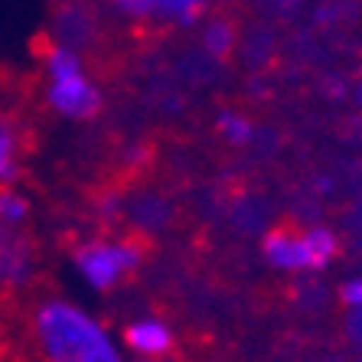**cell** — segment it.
Returning <instances> with one entry per match:
<instances>
[{
  "mask_svg": "<svg viewBox=\"0 0 362 362\" xmlns=\"http://www.w3.org/2000/svg\"><path fill=\"white\" fill-rule=\"evenodd\" d=\"M36 271L40 255L26 226H0V291H26Z\"/></svg>",
  "mask_w": 362,
  "mask_h": 362,
  "instance_id": "cell-5",
  "label": "cell"
},
{
  "mask_svg": "<svg viewBox=\"0 0 362 362\" xmlns=\"http://www.w3.org/2000/svg\"><path fill=\"white\" fill-rule=\"evenodd\" d=\"M216 127V134L228 144V147H252L258 141V127L255 121L245 115V111H235V108H222L212 121Z\"/></svg>",
  "mask_w": 362,
  "mask_h": 362,
  "instance_id": "cell-12",
  "label": "cell"
},
{
  "mask_svg": "<svg viewBox=\"0 0 362 362\" xmlns=\"http://www.w3.org/2000/svg\"><path fill=\"white\" fill-rule=\"evenodd\" d=\"M105 4L124 20H134V23L151 20V7H153V0H105Z\"/></svg>",
  "mask_w": 362,
  "mask_h": 362,
  "instance_id": "cell-14",
  "label": "cell"
},
{
  "mask_svg": "<svg viewBox=\"0 0 362 362\" xmlns=\"http://www.w3.org/2000/svg\"><path fill=\"white\" fill-rule=\"evenodd\" d=\"M30 323L42 362H127L118 333L69 297H42Z\"/></svg>",
  "mask_w": 362,
  "mask_h": 362,
  "instance_id": "cell-1",
  "label": "cell"
},
{
  "mask_svg": "<svg viewBox=\"0 0 362 362\" xmlns=\"http://www.w3.org/2000/svg\"><path fill=\"white\" fill-rule=\"evenodd\" d=\"M337 297H339V303H343L346 310H356V307H362V274L346 278L343 284H339Z\"/></svg>",
  "mask_w": 362,
  "mask_h": 362,
  "instance_id": "cell-15",
  "label": "cell"
},
{
  "mask_svg": "<svg viewBox=\"0 0 362 362\" xmlns=\"http://www.w3.org/2000/svg\"><path fill=\"white\" fill-rule=\"evenodd\" d=\"M23 177V131L13 118L0 115V186H17Z\"/></svg>",
  "mask_w": 362,
  "mask_h": 362,
  "instance_id": "cell-7",
  "label": "cell"
},
{
  "mask_svg": "<svg viewBox=\"0 0 362 362\" xmlns=\"http://www.w3.org/2000/svg\"><path fill=\"white\" fill-rule=\"evenodd\" d=\"M343 255V238L329 226H278L262 235V258L281 274H320Z\"/></svg>",
  "mask_w": 362,
  "mask_h": 362,
  "instance_id": "cell-3",
  "label": "cell"
},
{
  "mask_svg": "<svg viewBox=\"0 0 362 362\" xmlns=\"http://www.w3.org/2000/svg\"><path fill=\"white\" fill-rule=\"evenodd\" d=\"M121 343L134 359H170L177 349V329L160 313H141L124 323Z\"/></svg>",
  "mask_w": 362,
  "mask_h": 362,
  "instance_id": "cell-6",
  "label": "cell"
},
{
  "mask_svg": "<svg viewBox=\"0 0 362 362\" xmlns=\"http://www.w3.org/2000/svg\"><path fill=\"white\" fill-rule=\"evenodd\" d=\"M209 7L212 0H153L151 20L173 26V30H189V26H199L206 20Z\"/></svg>",
  "mask_w": 362,
  "mask_h": 362,
  "instance_id": "cell-9",
  "label": "cell"
},
{
  "mask_svg": "<svg viewBox=\"0 0 362 362\" xmlns=\"http://www.w3.org/2000/svg\"><path fill=\"white\" fill-rule=\"evenodd\" d=\"M42 66V101L62 121H92L105 108V92L85 66L82 49L52 40L40 56Z\"/></svg>",
  "mask_w": 362,
  "mask_h": 362,
  "instance_id": "cell-2",
  "label": "cell"
},
{
  "mask_svg": "<svg viewBox=\"0 0 362 362\" xmlns=\"http://www.w3.org/2000/svg\"><path fill=\"white\" fill-rule=\"evenodd\" d=\"M85 4L88 0H69L66 7L59 10V17H56V30H69V33L59 36V42L76 46V49H82L85 42L92 40V17H88Z\"/></svg>",
  "mask_w": 362,
  "mask_h": 362,
  "instance_id": "cell-11",
  "label": "cell"
},
{
  "mask_svg": "<svg viewBox=\"0 0 362 362\" xmlns=\"http://www.w3.org/2000/svg\"><path fill=\"white\" fill-rule=\"evenodd\" d=\"M134 362H167V359H134Z\"/></svg>",
  "mask_w": 362,
  "mask_h": 362,
  "instance_id": "cell-17",
  "label": "cell"
},
{
  "mask_svg": "<svg viewBox=\"0 0 362 362\" xmlns=\"http://www.w3.org/2000/svg\"><path fill=\"white\" fill-rule=\"evenodd\" d=\"M144 264V245L127 235H92L72 248V268L85 284L111 294L134 278Z\"/></svg>",
  "mask_w": 362,
  "mask_h": 362,
  "instance_id": "cell-4",
  "label": "cell"
},
{
  "mask_svg": "<svg viewBox=\"0 0 362 362\" xmlns=\"http://www.w3.org/2000/svg\"><path fill=\"white\" fill-rule=\"evenodd\" d=\"M343 337H346V343L353 346V349H359V353H362V307H356V310H346Z\"/></svg>",
  "mask_w": 362,
  "mask_h": 362,
  "instance_id": "cell-16",
  "label": "cell"
},
{
  "mask_svg": "<svg viewBox=\"0 0 362 362\" xmlns=\"http://www.w3.org/2000/svg\"><path fill=\"white\" fill-rule=\"evenodd\" d=\"M124 216L144 232H160L173 219V206L160 193H137L134 199L124 202Z\"/></svg>",
  "mask_w": 362,
  "mask_h": 362,
  "instance_id": "cell-8",
  "label": "cell"
},
{
  "mask_svg": "<svg viewBox=\"0 0 362 362\" xmlns=\"http://www.w3.org/2000/svg\"><path fill=\"white\" fill-rule=\"evenodd\" d=\"M199 46L212 62H228L238 49V26L228 17H209L202 20Z\"/></svg>",
  "mask_w": 362,
  "mask_h": 362,
  "instance_id": "cell-10",
  "label": "cell"
},
{
  "mask_svg": "<svg viewBox=\"0 0 362 362\" xmlns=\"http://www.w3.org/2000/svg\"><path fill=\"white\" fill-rule=\"evenodd\" d=\"M33 216L30 196L20 193L17 186H0V226H26Z\"/></svg>",
  "mask_w": 362,
  "mask_h": 362,
  "instance_id": "cell-13",
  "label": "cell"
}]
</instances>
